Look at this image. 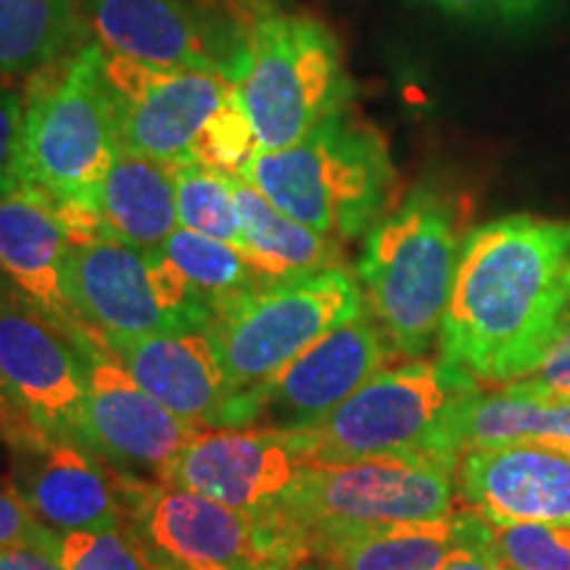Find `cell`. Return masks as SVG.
Listing matches in <instances>:
<instances>
[{"label":"cell","instance_id":"obj_7","mask_svg":"<svg viewBox=\"0 0 570 570\" xmlns=\"http://www.w3.org/2000/svg\"><path fill=\"white\" fill-rule=\"evenodd\" d=\"M365 312L356 275L346 267L265 283L235 298L206 331L235 396L267 386L312 344Z\"/></svg>","mask_w":570,"mask_h":570},{"label":"cell","instance_id":"obj_39","mask_svg":"<svg viewBox=\"0 0 570 570\" xmlns=\"http://www.w3.org/2000/svg\"><path fill=\"white\" fill-rule=\"evenodd\" d=\"M502 570H508V568H504V566H502Z\"/></svg>","mask_w":570,"mask_h":570},{"label":"cell","instance_id":"obj_13","mask_svg":"<svg viewBox=\"0 0 570 570\" xmlns=\"http://www.w3.org/2000/svg\"><path fill=\"white\" fill-rule=\"evenodd\" d=\"M17 449L13 489L48 531L67 537L75 531H109L140 515V504L127 494L140 491L109 465H98L77 439L32 433L11 444Z\"/></svg>","mask_w":570,"mask_h":570},{"label":"cell","instance_id":"obj_37","mask_svg":"<svg viewBox=\"0 0 570 570\" xmlns=\"http://www.w3.org/2000/svg\"><path fill=\"white\" fill-rule=\"evenodd\" d=\"M252 570H296V566H291V562H283V560H259Z\"/></svg>","mask_w":570,"mask_h":570},{"label":"cell","instance_id":"obj_12","mask_svg":"<svg viewBox=\"0 0 570 570\" xmlns=\"http://www.w3.org/2000/svg\"><path fill=\"white\" fill-rule=\"evenodd\" d=\"M389 341L367 312L312 344L267 386L240 394L235 428L267 423L277 431L315 428L356 394L389 362Z\"/></svg>","mask_w":570,"mask_h":570},{"label":"cell","instance_id":"obj_19","mask_svg":"<svg viewBox=\"0 0 570 570\" xmlns=\"http://www.w3.org/2000/svg\"><path fill=\"white\" fill-rule=\"evenodd\" d=\"M138 520L156 550L183 570H252L265 560L256 512L227 508L196 491H148Z\"/></svg>","mask_w":570,"mask_h":570},{"label":"cell","instance_id":"obj_20","mask_svg":"<svg viewBox=\"0 0 570 570\" xmlns=\"http://www.w3.org/2000/svg\"><path fill=\"white\" fill-rule=\"evenodd\" d=\"M101 51L151 69H209L233 77L202 21L180 0H92Z\"/></svg>","mask_w":570,"mask_h":570},{"label":"cell","instance_id":"obj_26","mask_svg":"<svg viewBox=\"0 0 570 570\" xmlns=\"http://www.w3.org/2000/svg\"><path fill=\"white\" fill-rule=\"evenodd\" d=\"M164 254L185 275V281L206 304L212 317L235 298L265 285L238 246L206 238V235L185 230V227H177L173 233V238L164 246Z\"/></svg>","mask_w":570,"mask_h":570},{"label":"cell","instance_id":"obj_34","mask_svg":"<svg viewBox=\"0 0 570 570\" xmlns=\"http://www.w3.org/2000/svg\"><path fill=\"white\" fill-rule=\"evenodd\" d=\"M446 13L473 19H525L539 11L544 0H420Z\"/></svg>","mask_w":570,"mask_h":570},{"label":"cell","instance_id":"obj_14","mask_svg":"<svg viewBox=\"0 0 570 570\" xmlns=\"http://www.w3.org/2000/svg\"><path fill=\"white\" fill-rule=\"evenodd\" d=\"M204 428L190 423L146 394L132 375L101 346L88 354L85 394L77 439L122 470H142L164 479L169 465Z\"/></svg>","mask_w":570,"mask_h":570},{"label":"cell","instance_id":"obj_33","mask_svg":"<svg viewBox=\"0 0 570 570\" xmlns=\"http://www.w3.org/2000/svg\"><path fill=\"white\" fill-rule=\"evenodd\" d=\"M436 570H502L494 547H491V523L475 512L468 537L446 554Z\"/></svg>","mask_w":570,"mask_h":570},{"label":"cell","instance_id":"obj_3","mask_svg":"<svg viewBox=\"0 0 570 570\" xmlns=\"http://www.w3.org/2000/svg\"><path fill=\"white\" fill-rule=\"evenodd\" d=\"M465 238L458 204L433 188L412 190L367 233L356 281L394 354L417 360L436 344Z\"/></svg>","mask_w":570,"mask_h":570},{"label":"cell","instance_id":"obj_5","mask_svg":"<svg viewBox=\"0 0 570 570\" xmlns=\"http://www.w3.org/2000/svg\"><path fill=\"white\" fill-rule=\"evenodd\" d=\"M259 151H281L348 111L354 85L344 51L309 13L262 9L235 77Z\"/></svg>","mask_w":570,"mask_h":570},{"label":"cell","instance_id":"obj_23","mask_svg":"<svg viewBox=\"0 0 570 570\" xmlns=\"http://www.w3.org/2000/svg\"><path fill=\"white\" fill-rule=\"evenodd\" d=\"M235 202L240 214V252L265 283L344 267L338 238L291 219L238 175Z\"/></svg>","mask_w":570,"mask_h":570},{"label":"cell","instance_id":"obj_2","mask_svg":"<svg viewBox=\"0 0 570 570\" xmlns=\"http://www.w3.org/2000/svg\"><path fill=\"white\" fill-rule=\"evenodd\" d=\"M458 468L436 458L304 462L296 481L256 510L265 560L296 566L320 544L454 512Z\"/></svg>","mask_w":570,"mask_h":570},{"label":"cell","instance_id":"obj_11","mask_svg":"<svg viewBox=\"0 0 570 570\" xmlns=\"http://www.w3.org/2000/svg\"><path fill=\"white\" fill-rule=\"evenodd\" d=\"M119 148L175 164H196L198 148L238 96V85L225 71H167L104 53Z\"/></svg>","mask_w":570,"mask_h":570},{"label":"cell","instance_id":"obj_22","mask_svg":"<svg viewBox=\"0 0 570 570\" xmlns=\"http://www.w3.org/2000/svg\"><path fill=\"white\" fill-rule=\"evenodd\" d=\"M508 444H547L570 452V399L525 381L481 386L454 412L449 452L460 462L473 449Z\"/></svg>","mask_w":570,"mask_h":570},{"label":"cell","instance_id":"obj_4","mask_svg":"<svg viewBox=\"0 0 570 570\" xmlns=\"http://www.w3.org/2000/svg\"><path fill=\"white\" fill-rule=\"evenodd\" d=\"M240 177L291 219L338 240L373 230L396 183L383 135L348 111L294 146L256 151Z\"/></svg>","mask_w":570,"mask_h":570},{"label":"cell","instance_id":"obj_25","mask_svg":"<svg viewBox=\"0 0 570 570\" xmlns=\"http://www.w3.org/2000/svg\"><path fill=\"white\" fill-rule=\"evenodd\" d=\"M75 32L71 0H0V77L48 67Z\"/></svg>","mask_w":570,"mask_h":570},{"label":"cell","instance_id":"obj_38","mask_svg":"<svg viewBox=\"0 0 570 570\" xmlns=\"http://www.w3.org/2000/svg\"><path fill=\"white\" fill-rule=\"evenodd\" d=\"M6 417H9V410H6V402H3V396H0V425L6 423Z\"/></svg>","mask_w":570,"mask_h":570},{"label":"cell","instance_id":"obj_21","mask_svg":"<svg viewBox=\"0 0 570 570\" xmlns=\"http://www.w3.org/2000/svg\"><path fill=\"white\" fill-rule=\"evenodd\" d=\"M175 164L119 148L109 173L88 202L98 238H111L140 252H164L180 227Z\"/></svg>","mask_w":570,"mask_h":570},{"label":"cell","instance_id":"obj_35","mask_svg":"<svg viewBox=\"0 0 570 570\" xmlns=\"http://www.w3.org/2000/svg\"><path fill=\"white\" fill-rule=\"evenodd\" d=\"M59 547L61 544L0 547V570H63L59 560Z\"/></svg>","mask_w":570,"mask_h":570},{"label":"cell","instance_id":"obj_32","mask_svg":"<svg viewBox=\"0 0 570 570\" xmlns=\"http://www.w3.org/2000/svg\"><path fill=\"white\" fill-rule=\"evenodd\" d=\"M520 381L570 399V306L566 315H562L550 346L544 348V354L537 362V367L525 377H520Z\"/></svg>","mask_w":570,"mask_h":570},{"label":"cell","instance_id":"obj_28","mask_svg":"<svg viewBox=\"0 0 570 570\" xmlns=\"http://www.w3.org/2000/svg\"><path fill=\"white\" fill-rule=\"evenodd\" d=\"M151 550L132 525L109 531H75L61 537L63 570H175Z\"/></svg>","mask_w":570,"mask_h":570},{"label":"cell","instance_id":"obj_27","mask_svg":"<svg viewBox=\"0 0 570 570\" xmlns=\"http://www.w3.org/2000/svg\"><path fill=\"white\" fill-rule=\"evenodd\" d=\"M175 190L180 227L240 248L235 175L202 167V164H183L175 173Z\"/></svg>","mask_w":570,"mask_h":570},{"label":"cell","instance_id":"obj_6","mask_svg":"<svg viewBox=\"0 0 570 570\" xmlns=\"http://www.w3.org/2000/svg\"><path fill=\"white\" fill-rule=\"evenodd\" d=\"M475 377L449 362L412 360L381 370L315 428L294 431L304 462L367 458H436L458 468L449 452V425Z\"/></svg>","mask_w":570,"mask_h":570},{"label":"cell","instance_id":"obj_17","mask_svg":"<svg viewBox=\"0 0 570 570\" xmlns=\"http://www.w3.org/2000/svg\"><path fill=\"white\" fill-rule=\"evenodd\" d=\"M460 494L489 523H570V452L547 444L473 449L458 462Z\"/></svg>","mask_w":570,"mask_h":570},{"label":"cell","instance_id":"obj_8","mask_svg":"<svg viewBox=\"0 0 570 570\" xmlns=\"http://www.w3.org/2000/svg\"><path fill=\"white\" fill-rule=\"evenodd\" d=\"M119 154L117 117L104 75L101 46L82 48L59 82L24 111L21 183L56 204H82L92 196Z\"/></svg>","mask_w":570,"mask_h":570},{"label":"cell","instance_id":"obj_30","mask_svg":"<svg viewBox=\"0 0 570 570\" xmlns=\"http://www.w3.org/2000/svg\"><path fill=\"white\" fill-rule=\"evenodd\" d=\"M27 106L19 92L0 88V194L21 183V135Z\"/></svg>","mask_w":570,"mask_h":570},{"label":"cell","instance_id":"obj_16","mask_svg":"<svg viewBox=\"0 0 570 570\" xmlns=\"http://www.w3.org/2000/svg\"><path fill=\"white\" fill-rule=\"evenodd\" d=\"M156 402L202 428H235V391L209 331H161L98 344Z\"/></svg>","mask_w":570,"mask_h":570},{"label":"cell","instance_id":"obj_24","mask_svg":"<svg viewBox=\"0 0 570 570\" xmlns=\"http://www.w3.org/2000/svg\"><path fill=\"white\" fill-rule=\"evenodd\" d=\"M475 510H454L446 518L399 523L320 544L315 558L327 570H436L468 537Z\"/></svg>","mask_w":570,"mask_h":570},{"label":"cell","instance_id":"obj_36","mask_svg":"<svg viewBox=\"0 0 570 570\" xmlns=\"http://www.w3.org/2000/svg\"><path fill=\"white\" fill-rule=\"evenodd\" d=\"M19 302H27L24 296H21V291L13 285V281L9 275H6V269L0 267V306H9V304H19ZM30 304V302H27Z\"/></svg>","mask_w":570,"mask_h":570},{"label":"cell","instance_id":"obj_1","mask_svg":"<svg viewBox=\"0 0 570 570\" xmlns=\"http://www.w3.org/2000/svg\"><path fill=\"white\" fill-rule=\"evenodd\" d=\"M570 306V219L510 214L468 233L441 360L487 389L525 377Z\"/></svg>","mask_w":570,"mask_h":570},{"label":"cell","instance_id":"obj_29","mask_svg":"<svg viewBox=\"0 0 570 570\" xmlns=\"http://www.w3.org/2000/svg\"><path fill=\"white\" fill-rule=\"evenodd\" d=\"M491 547L508 570H570V523H491Z\"/></svg>","mask_w":570,"mask_h":570},{"label":"cell","instance_id":"obj_10","mask_svg":"<svg viewBox=\"0 0 570 570\" xmlns=\"http://www.w3.org/2000/svg\"><path fill=\"white\" fill-rule=\"evenodd\" d=\"M92 346L32 304L0 306V396L9 410L0 431L9 444L30 433L77 439Z\"/></svg>","mask_w":570,"mask_h":570},{"label":"cell","instance_id":"obj_18","mask_svg":"<svg viewBox=\"0 0 570 570\" xmlns=\"http://www.w3.org/2000/svg\"><path fill=\"white\" fill-rule=\"evenodd\" d=\"M71 233L59 204L32 185L0 194V267L35 309L82 344H92L67 294Z\"/></svg>","mask_w":570,"mask_h":570},{"label":"cell","instance_id":"obj_15","mask_svg":"<svg viewBox=\"0 0 570 570\" xmlns=\"http://www.w3.org/2000/svg\"><path fill=\"white\" fill-rule=\"evenodd\" d=\"M302 468L294 431L204 428L169 465L161 483L256 512L275 502Z\"/></svg>","mask_w":570,"mask_h":570},{"label":"cell","instance_id":"obj_9","mask_svg":"<svg viewBox=\"0 0 570 570\" xmlns=\"http://www.w3.org/2000/svg\"><path fill=\"white\" fill-rule=\"evenodd\" d=\"M67 294L96 344L161 331H206L212 323V312L167 254L111 238L71 248Z\"/></svg>","mask_w":570,"mask_h":570},{"label":"cell","instance_id":"obj_31","mask_svg":"<svg viewBox=\"0 0 570 570\" xmlns=\"http://www.w3.org/2000/svg\"><path fill=\"white\" fill-rule=\"evenodd\" d=\"M24 544H61L59 533L48 531L27 508L17 489H0V547Z\"/></svg>","mask_w":570,"mask_h":570}]
</instances>
